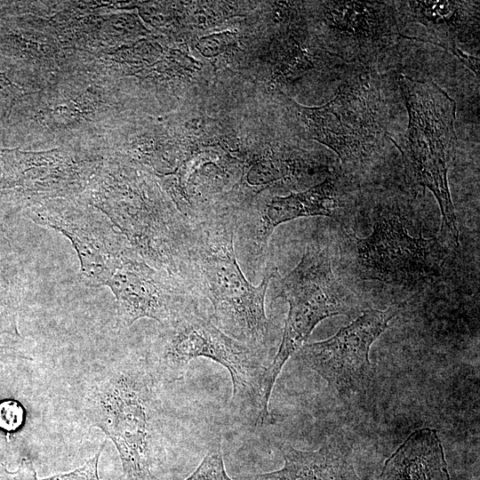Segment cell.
<instances>
[{
  "instance_id": "d4e9b609",
  "label": "cell",
  "mask_w": 480,
  "mask_h": 480,
  "mask_svg": "<svg viewBox=\"0 0 480 480\" xmlns=\"http://www.w3.org/2000/svg\"><path fill=\"white\" fill-rule=\"evenodd\" d=\"M4 353H5V348L3 347H0V356L4 355Z\"/></svg>"
},
{
  "instance_id": "2e32d148",
  "label": "cell",
  "mask_w": 480,
  "mask_h": 480,
  "mask_svg": "<svg viewBox=\"0 0 480 480\" xmlns=\"http://www.w3.org/2000/svg\"><path fill=\"white\" fill-rule=\"evenodd\" d=\"M284 467L260 474L255 480H362L356 474L347 443L331 438L316 451H300L286 443L280 445Z\"/></svg>"
},
{
  "instance_id": "cb8c5ba5",
  "label": "cell",
  "mask_w": 480,
  "mask_h": 480,
  "mask_svg": "<svg viewBox=\"0 0 480 480\" xmlns=\"http://www.w3.org/2000/svg\"><path fill=\"white\" fill-rule=\"evenodd\" d=\"M2 175V159H1V149H0V179Z\"/></svg>"
},
{
  "instance_id": "5bb4252c",
  "label": "cell",
  "mask_w": 480,
  "mask_h": 480,
  "mask_svg": "<svg viewBox=\"0 0 480 480\" xmlns=\"http://www.w3.org/2000/svg\"><path fill=\"white\" fill-rule=\"evenodd\" d=\"M106 286L115 295L120 328L143 317L164 324L199 300L182 281L150 266L134 249L123 258Z\"/></svg>"
},
{
  "instance_id": "7c38bea8",
  "label": "cell",
  "mask_w": 480,
  "mask_h": 480,
  "mask_svg": "<svg viewBox=\"0 0 480 480\" xmlns=\"http://www.w3.org/2000/svg\"><path fill=\"white\" fill-rule=\"evenodd\" d=\"M398 312L397 307L364 310L331 338L303 344L298 350L299 357L339 395L357 394L370 380L371 347Z\"/></svg>"
},
{
  "instance_id": "52a82bcc",
  "label": "cell",
  "mask_w": 480,
  "mask_h": 480,
  "mask_svg": "<svg viewBox=\"0 0 480 480\" xmlns=\"http://www.w3.org/2000/svg\"><path fill=\"white\" fill-rule=\"evenodd\" d=\"M278 297L288 303L289 311L278 351L264 376L268 400L288 358L321 321L339 315L352 316L360 309L356 295L333 273L328 248L317 244L305 247L300 262L281 280Z\"/></svg>"
},
{
  "instance_id": "8992f818",
  "label": "cell",
  "mask_w": 480,
  "mask_h": 480,
  "mask_svg": "<svg viewBox=\"0 0 480 480\" xmlns=\"http://www.w3.org/2000/svg\"><path fill=\"white\" fill-rule=\"evenodd\" d=\"M397 83L408 113V125L398 143L407 180L436 197L443 235L459 245V229L447 174L455 156L456 104L432 80L400 73Z\"/></svg>"
},
{
  "instance_id": "8fae6325",
  "label": "cell",
  "mask_w": 480,
  "mask_h": 480,
  "mask_svg": "<svg viewBox=\"0 0 480 480\" xmlns=\"http://www.w3.org/2000/svg\"><path fill=\"white\" fill-rule=\"evenodd\" d=\"M352 176L333 172L309 188L276 196L250 204L236 214V238L254 260H265L268 240L275 228L284 222L305 217L325 216L338 220L353 197Z\"/></svg>"
},
{
  "instance_id": "6da1fadb",
  "label": "cell",
  "mask_w": 480,
  "mask_h": 480,
  "mask_svg": "<svg viewBox=\"0 0 480 480\" xmlns=\"http://www.w3.org/2000/svg\"><path fill=\"white\" fill-rule=\"evenodd\" d=\"M236 222V215L229 213L191 228L181 280L196 297L211 303V319L220 331L236 340L267 351L269 330L265 298L278 270L269 264L259 285L247 280L235 252Z\"/></svg>"
},
{
  "instance_id": "30bf717a",
  "label": "cell",
  "mask_w": 480,
  "mask_h": 480,
  "mask_svg": "<svg viewBox=\"0 0 480 480\" xmlns=\"http://www.w3.org/2000/svg\"><path fill=\"white\" fill-rule=\"evenodd\" d=\"M24 210L32 221L61 233L71 242L80 263V280L86 286L107 285L132 249L101 211L83 200L55 198Z\"/></svg>"
},
{
  "instance_id": "e0dca14e",
  "label": "cell",
  "mask_w": 480,
  "mask_h": 480,
  "mask_svg": "<svg viewBox=\"0 0 480 480\" xmlns=\"http://www.w3.org/2000/svg\"><path fill=\"white\" fill-rule=\"evenodd\" d=\"M376 480H451L436 430H414L386 460Z\"/></svg>"
},
{
  "instance_id": "ba28073f",
  "label": "cell",
  "mask_w": 480,
  "mask_h": 480,
  "mask_svg": "<svg viewBox=\"0 0 480 480\" xmlns=\"http://www.w3.org/2000/svg\"><path fill=\"white\" fill-rule=\"evenodd\" d=\"M379 217L365 237L344 232L342 260L356 276L414 286L438 275L444 251L437 238L412 236L398 214Z\"/></svg>"
},
{
  "instance_id": "5b68a950",
  "label": "cell",
  "mask_w": 480,
  "mask_h": 480,
  "mask_svg": "<svg viewBox=\"0 0 480 480\" xmlns=\"http://www.w3.org/2000/svg\"><path fill=\"white\" fill-rule=\"evenodd\" d=\"M148 188L131 172L111 164L90 184L83 201L101 211L150 266L182 281L193 226L173 204Z\"/></svg>"
},
{
  "instance_id": "4fadbf2b",
  "label": "cell",
  "mask_w": 480,
  "mask_h": 480,
  "mask_svg": "<svg viewBox=\"0 0 480 480\" xmlns=\"http://www.w3.org/2000/svg\"><path fill=\"white\" fill-rule=\"evenodd\" d=\"M0 196L24 209L55 197L71 198L84 190L95 163L61 150L28 152L1 149Z\"/></svg>"
},
{
  "instance_id": "ac0fdd59",
  "label": "cell",
  "mask_w": 480,
  "mask_h": 480,
  "mask_svg": "<svg viewBox=\"0 0 480 480\" xmlns=\"http://www.w3.org/2000/svg\"><path fill=\"white\" fill-rule=\"evenodd\" d=\"M24 291L20 255L0 222V335L20 336L18 316Z\"/></svg>"
},
{
  "instance_id": "3957f363",
  "label": "cell",
  "mask_w": 480,
  "mask_h": 480,
  "mask_svg": "<svg viewBox=\"0 0 480 480\" xmlns=\"http://www.w3.org/2000/svg\"><path fill=\"white\" fill-rule=\"evenodd\" d=\"M156 379L146 360L108 370L90 387L85 413L114 443L124 480H156L164 461Z\"/></svg>"
},
{
  "instance_id": "ffe728a7",
  "label": "cell",
  "mask_w": 480,
  "mask_h": 480,
  "mask_svg": "<svg viewBox=\"0 0 480 480\" xmlns=\"http://www.w3.org/2000/svg\"><path fill=\"white\" fill-rule=\"evenodd\" d=\"M25 412L22 405L14 400L0 403V428L12 432L19 429L24 422Z\"/></svg>"
},
{
  "instance_id": "603a6c76",
  "label": "cell",
  "mask_w": 480,
  "mask_h": 480,
  "mask_svg": "<svg viewBox=\"0 0 480 480\" xmlns=\"http://www.w3.org/2000/svg\"><path fill=\"white\" fill-rule=\"evenodd\" d=\"M0 480H38L33 462L28 458H23L19 468L15 472H9L6 468L0 471Z\"/></svg>"
},
{
  "instance_id": "7a4b0ae2",
  "label": "cell",
  "mask_w": 480,
  "mask_h": 480,
  "mask_svg": "<svg viewBox=\"0 0 480 480\" xmlns=\"http://www.w3.org/2000/svg\"><path fill=\"white\" fill-rule=\"evenodd\" d=\"M159 324L146 358L156 380L177 381L185 376L193 359H212L230 374L232 404L254 415L255 424L262 425L267 420L269 400L264 392L266 351L224 333L201 309L199 301Z\"/></svg>"
},
{
  "instance_id": "9a60e30c",
  "label": "cell",
  "mask_w": 480,
  "mask_h": 480,
  "mask_svg": "<svg viewBox=\"0 0 480 480\" xmlns=\"http://www.w3.org/2000/svg\"><path fill=\"white\" fill-rule=\"evenodd\" d=\"M479 1H394L402 27L417 23L424 27L428 42L454 54L479 81V58L465 51L479 50Z\"/></svg>"
},
{
  "instance_id": "7402d4cb",
  "label": "cell",
  "mask_w": 480,
  "mask_h": 480,
  "mask_svg": "<svg viewBox=\"0 0 480 480\" xmlns=\"http://www.w3.org/2000/svg\"><path fill=\"white\" fill-rule=\"evenodd\" d=\"M19 95L18 86L0 72V124L10 116Z\"/></svg>"
},
{
  "instance_id": "277c9868",
  "label": "cell",
  "mask_w": 480,
  "mask_h": 480,
  "mask_svg": "<svg viewBox=\"0 0 480 480\" xmlns=\"http://www.w3.org/2000/svg\"><path fill=\"white\" fill-rule=\"evenodd\" d=\"M285 104L305 134L331 148L343 171L353 177L384 152L388 108L380 72L350 65L335 97L320 107H304L285 97Z\"/></svg>"
},
{
  "instance_id": "9c48e42d",
  "label": "cell",
  "mask_w": 480,
  "mask_h": 480,
  "mask_svg": "<svg viewBox=\"0 0 480 480\" xmlns=\"http://www.w3.org/2000/svg\"><path fill=\"white\" fill-rule=\"evenodd\" d=\"M315 11L334 56L380 73L393 61L402 38L394 1H321Z\"/></svg>"
},
{
  "instance_id": "d6986e66",
  "label": "cell",
  "mask_w": 480,
  "mask_h": 480,
  "mask_svg": "<svg viewBox=\"0 0 480 480\" xmlns=\"http://www.w3.org/2000/svg\"><path fill=\"white\" fill-rule=\"evenodd\" d=\"M186 480H232L226 472L219 443L210 448L196 469Z\"/></svg>"
},
{
  "instance_id": "44dd1931",
  "label": "cell",
  "mask_w": 480,
  "mask_h": 480,
  "mask_svg": "<svg viewBox=\"0 0 480 480\" xmlns=\"http://www.w3.org/2000/svg\"><path fill=\"white\" fill-rule=\"evenodd\" d=\"M106 441L100 446L99 452L82 467L66 473L52 476L41 480H101L98 474V464Z\"/></svg>"
}]
</instances>
